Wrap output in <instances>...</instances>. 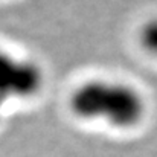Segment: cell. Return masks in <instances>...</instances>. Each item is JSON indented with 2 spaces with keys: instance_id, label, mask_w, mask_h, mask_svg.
Returning a JSON list of instances; mask_svg holds the SVG:
<instances>
[{
  "instance_id": "3957f363",
  "label": "cell",
  "mask_w": 157,
  "mask_h": 157,
  "mask_svg": "<svg viewBox=\"0 0 157 157\" xmlns=\"http://www.w3.org/2000/svg\"><path fill=\"white\" fill-rule=\"evenodd\" d=\"M137 41L147 53L157 56V17L147 18L139 26Z\"/></svg>"
},
{
  "instance_id": "277c9868",
  "label": "cell",
  "mask_w": 157,
  "mask_h": 157,
  "mask_svg": "<svg viewBox=\"0 0 157 157\" xmlns=\"http://www.w3.org/2000/svg\"><path fill=\"white\" fill-rule=\"evenodd\" d=\"M3 110H5V105L0 102V119H2V114H3Z\"/></svg>"
},
{
  "instance_id": "6da1fadb",
  "label": "cell",
  "mask_w": 157,
  "mask_h": 157,
  "mask_svg": "<svg viewBox=\"0 0 157 157\" xmlns=\"http://www.w3.org/2000/svg\"><path fill=\"white\" fill-rule=\"evenodd\" d=\"M69 111L82 122L127 131L144 122L148 104L145 95L127 81L89 78L70 92Z\"/></svg>"
},
{
  "instance_id": "7a4b0ae2",
  "label": "cell",
  "mask_w": 157,
  "mask_h": 157,
  "mask_svg": "<svg viewBox=\"0 0 157 157\" xmlns=\"http://www.w3.org/2000/svg\"><path fill=\"white\" fill-rule=\"evenodd\" d=\"M44 84L41 67L26 58L0 49V102L21 101L35 96Z\"/></svg>"
}]
</instances>
